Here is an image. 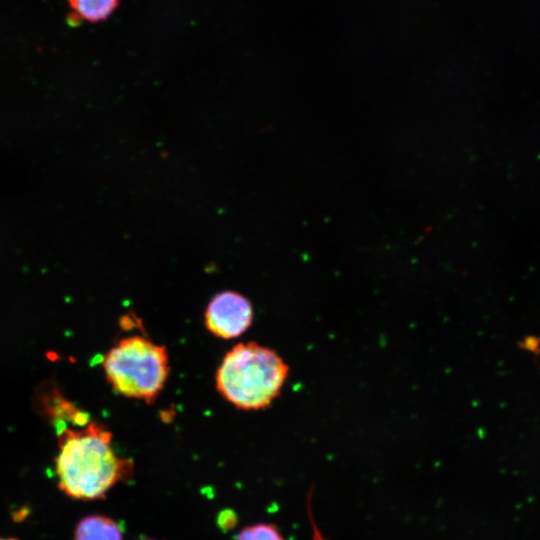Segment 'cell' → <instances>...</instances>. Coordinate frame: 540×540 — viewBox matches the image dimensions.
I'll use <instances>...</instances> for the list:
<instances>
[{
	"instance_id": "cell-9",
	"label": "cell",
	"mask_w": 540,
	"mask_h": 540,
	"mask_svg": "<svg viewBox=\"0 0 540 540\" xmlns=\"http://www.w3.org/2000/svg\"><path fill=\"white\" fill-rule=\"evenodd\" d=\"M0 540H17L15 538H0Z\"/></svg>"
},
{
	"instance_id": "cell-8",
	"label": "cell",
	"mask_w": 540,
	"mask_h": 540,
	"mask_svg": "<svg viewBox=\"0 0 540 540\" xmlns=\"http://www.w3.org/2000/svg\"><path fill=\"white\" fill-rule=\"evenodd\" d=\"M310 517V520H311V525L313 527V540H325L324 537L322 536V534L318 531L313 519Z\"/></svg>"
},
{
	"instance_id": "cell-10",
	"label": "cell",
	"mask_w": 540,
	"mask_h": 540,
	"mask_svg": "<svg viewBox=\"0 0 540 540\" xmlns=\"http://www.w3.org/2000/svg\"><path fill=\"white\" fill-rule=\"evenodd\" d=\"M140 540H155V539L145 538V539H140Z\"/></svg>"
},
{
	"instance_id": "cell-1",
	"label": "cell",
	"mask_w": 540,
	"mask_h": 540,
	"mask_svg": "<svg viewBox=\"0 0 540 540\" xmlns=\"http://www.w3.org/2000/svg\"><path fill=\"white\" fill-rule=\"evenodd\" d=\"M58 454L55 472L59 489L76 500L103 499L118 483L134 474L131 460L119 456L112 445V433L102 424L67 426L56 421Z\"/></svg>"
},
{
	"instance_id": "cell-3",
	"label": "cell",
	"mask_w": 540,
	"mask_h": 540,
	"mask_svg": "<svg viewBox=\"0 0 540 540\" xmlns=\"http://www.w3.org/2000/svg\"><path fill=\"white\" fill-rule=\"evenodd\" d=\"M102 366L114 391L151 404L167 381L169 356L165 346L141 335H131L105 354Z\"/></svg>"
},
{
	"instance_id": "cell-7",
	"label": "cell",
	"mask_w": 540,
	"mask_h": 540,
	"mask_svg": "<svg viewBox=\"0 0 540 540\" xmlns=\"http://www.w3.org/2000/svg\"><path fill=\"white\" fill-rule=\"evenodd\" d=\"M235 540H285V538L275 524L257 523L244 527Z\"/></svg>"
},
{
	"instance_id": "cell-5",
	"label": "cell",
	"mask_w": 540,
	"mask_h": 540,
	"mask_svg": "<svg viewBox=\"0 0 540 540\" xmlns=\"http://www.w3.org/2000/svg\"><path fill=\"white\" fill-rule=\"evenodd\" d=\"M74 540H123V530L112 518L104 515H89L75 527Z\"/></svg>"
},
{
	"instance_id": "cell-6",
	"label": "cell",
	"mask_w": 540,
	"mask_h": 540,
	"mask_svg": "<svg viewBox=\"0 0 540 540\" xmlns=\"http://www.w3.org/2000/svg\"><path fill=\"white\" fill-rule=\"evenodd\" d=\"M71 9L83 20H106L117 8L119 0H68Z\"/></svg>"
},
{
	"instance_id": "cell-4",
	"label": "cell",
	"mask_w": 540,
	"mask_h": 540,
	"mask_svg": "<svg viewBox=\"0 0 540 540\" xmlns=\"http://www.w3.org/2000/svg\"><path fill=\"white\" fill-rule=\"evenodd\" d=\"M252 318V306L248 299L233 291L215 295L204 316L207 329L222 339L240 336L251 325Z\"/></svg>"
},
{
	"instance_id": "cell-2",
	"label": "cell",
	"mask_w": 540,
	"mask_h": 540,
	"mask_svg": "<svg viewBox=\"0 0 540 540\" xmlns=\"http://www.w3.org/2000/svg\"><path fill=\"white\" fill-rule=\"evenodd\" d=\"M288 366L279 354L255 342L238 343L224 356L216 372V388L232 405L260 410L279 395Z\"/></svg>"
}]
</instances>
